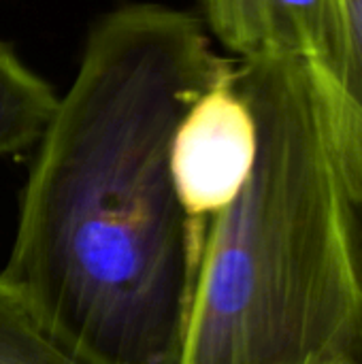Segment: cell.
I'll list each match as a JSON object with an SVG mask.
<instances>
[{
    "mask_svg": "<svg viewBox=\"0 0 362 364\" xmlns=\"http://www.w3.org/2000/svg\"><path fill=\"white\" fill-rule=\"evenodd\" d=\"M237 62L188 11L132 2L90 30L36 143L0 279L81 364H179L194 273L175 132Z\"/></svg>",
    "mask_w": 362,
    "mask_h": 364,
    "instance_id": "6da1fadb",
    "label": "cell"
},
{
    "mask_svg": "<svg viewBox=\"0 0 362 364\" xmlns=\"http://www.w3.org/2000/svg\"><path fill=\"white\" fill-rule=\"evenodd\" d=\"M258 128L254 168L205 228L179 364L352 358L362 284L352 203L312 68L292 55L237 62Z\"/></svg>",
    "mask_w": 362,
    "mask_h": 364,
    "instance_id": "7a4b0ae2",
    "label": "cell"
},
{
    "mask_svg": "<svg viewBox=\"0 0 362 364\" xmlns=\"http://www.w3.org/2000/svg\"><path fill=\"white\" fill-rule=\"evenodd\" d=\"M235 70L194 100L171 147V173L190 220L194 264L209 220L237 198L256 162V117L235 83Z\"/></svg>",
    "mask_w": 362,
    "mask_h": 364,
    "instance_id": "3957f363",
    "label": "cell"
},
{
    "mask_svg": "<svg viewBox=\"0 0 362 364\" xmlns=\"http://www.w3.org/2000/svg\"><path fill=\"white\" fill-rule=\"evenodd\" d=\"M314 77L324 98L348 196L362 205V0H339L337 51L331 68Z\"/></svg>",
    "mask_w": 362,
    "mask_h": 364,
    "instance_id": "277c9868",
    "label": "cell"
},
{
    "mask_svg": "<svg viewBox=\"0 0 362 364\" xmlns=\"http://www.w3.org/2000/svg\"><path fill=\"white\" fill-rule=\"evenodd\" d=\"M262 26L265 51L299 58L324 75L339 43V0H262Z\"/></svg>",
    "mask_w": 362,
    "mask_h": 364,
    "instance_id": "5b68a950",
    "label": "cell"
},
{
    "mask_svg": "<svg viewBox=\"0 0 362 364\" xmlns=\"http://www.w3.org/2000/svg\"><path fill=\"white\" fill-rule=\"evenodd\" d=\"M58 98L41 75L0 43V156L36 147L55 113Z\"/></svg>",
    "mask_w": 362,
    "mask_h": 364,
    "instance_id": "8992f818",
    "label": "cell"
},
{
    "mask_svg": "<svg viewBox=\"0 0 362 364\" xmlns=\"http://www.w3.org/2000/svg\"><path fill=\"white\" fill-rule=\"evenodd\" d=\"M0 364H81L62 350L0 279Z\"/></svg>",
    "mask_w": 362,
    "mask_h": 364,
    "instance_id": "52a82bcc",
    "label": "cell"
},
{
    "mask_svg": "<svg viewBox=\"0 0 362 364\" xmlns=\"http://www.w3.org/2000/svg\"><path fill=\"white\" fill-rule=\"evenodd\" d=\"M211 34L239 60L265 51L262 0H198Z\"/></svg>",
    "mask_w": 362,
    "mask_h": 364,
    "instance_id": "ba28073f",
    "label": "cell"
},
{
    "mask_svg": "<svg viewBox=\"0 0 362 364\" xmlns=\"http://www.w3.org/2000/svg\"><path fill=\"white\" fill-rule=\"evenodd\" d=\"M352 203V200H350ZM352 226H354V247H356V260H358V275L362 284V205L352 203Z\"/></svg>",
    "mask_w": 362,
    "mask_h": 364,
    "instance_id": "9c48e42d",
    "label": "cell"
},
{
    "mask_svg": "<svg viewBox=\"0 0 362 364\" xmlns=\"http://www.w3.org/2000/svg\"><path fill=\"white\" fill-rule=\"evenodd\" d=\"M352 360L356 364H362V335L358 343H356V348H354V352H352Z\"/></svg>",
    "mask_w": 362,
    "mask_h": 364,
    "instance_id": "30bf717a",
    "label": "cell"
},
{
    "mask_svg": "<svg viewBox=\"0 0 362 364\" xmlns=\"http://www.w3.org/2000/svg\"><path fill=\"white\" fill-rule=\"evenodd\" d=\"M314 364H356L352 358H333V360H326V363H314Z\"/></svg>",
    "mask_w": 362,
    "mask_h": 364,
    "instance_id": "8fae6325",
    "label": "cell"
}]
</instances>
